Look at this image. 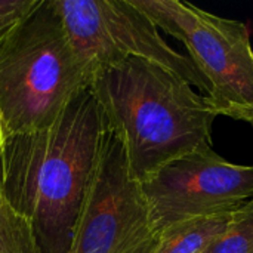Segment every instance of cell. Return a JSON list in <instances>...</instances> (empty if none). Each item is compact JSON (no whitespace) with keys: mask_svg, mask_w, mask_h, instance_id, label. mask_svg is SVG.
Returning a JSON list of instances; mask_svg holds the SVG:
<instances>
[{"mask_svg":"<svg viewBox=\"0 0 253 253\" xmlns=\"http://www.w3.org/2000/svg\"><path fill=\"white\" fill-rule=\"evenodd\" d=\"M105 130L102 110L87 87L49 127L6 138L0 190L30 221L42 253L71 251Z\"/></svg>","mask_w":253,"mask_h":253,"instance_id":"cell-1","label":"cell"},{"mask_svg":"<svg viewBox=\"0 0 253 253\" xmlns=\"http://www.w3.org/2000/svg\"><path fill=\"white\" fill-rule=\"evenodd\" d=\"M89 89L139 182L168 163L211 147L218 113L209 98L157 62L127 58L108 65L93 74Z\"/></svg>","mask_w":253,"mask_h":253,"instance_id":"cell-2","label":"cell"},{"mask_svg":"<svg viewBox=\"0 0 253 253\" xmlns=\"http://www.w3.org/2000/svg\"><path fill=\"white\" fill-rule=\"evenodd\" d=\"M90 86L53 0H40L0 49V116L6 138L55 123Z\"/></svg>","mask_w":253,"mask_h":253,"instance_id":"cell-3","label":"cell"},{"mask_svg":"<svg viewBox=\"0 0 253 253\" xmlns=\"http://www.w3.org/2000/svg\"><path fill=\"white\" fill-rule=\"evenodd\" d=\"M159 30L178 39L208 80L218 116L253 120V49L245 22L182 0H132Z\"/></svg>","mask_w":253,"mask_h":253,"instance_id":"cell-4","label":"cell"},{"mask_svg":"<svg viewBox=\"0 0 253 253\" xmlns=\"http://www.w3.org/2000/svg\"><path fill=\"white\" fill-rule=\"evenodd\" d=\"M68 39L90 76L127 58L157 62L209 95L193 61L170 47L154 22L132 0H53Z\"/></svg>","mask_w":253,"mask_h":253,"instance_id":"cell-5","label":"cell"},{"mask_svg":"<svg viewBox=\"0 0 253 253\" xmlns=\"http://www.w3.org/2000/svg\"><path fill=\"white\" fill-rule=\"evenodd\" d=\"M157 240L141 182L130 172L122 141L107 126L70 253H153Z\"/></svg>","mask_w":253,"mask_h":253,"instance_id":"cell-6","label":"cell"},{"mask_svg":"<svg viewBox=\"0 0 253 253\" xmlns=\"http://www.w3.org/2000/svg\"><path fill=\"white\" fill-rule=\"evenodd\" d=\"M156 233L191 218L230 213L253 200V166L236 165L203 147L141 182Z\"/></svg>","mask_w":253,"mask_h":253,"instance_id":"cell-7","label":"cell"},{"mask_svg":"<svg viewBox=\"0 0 253 253\" xmlns=\"http://www.w3.org/2000/svg\"><path fill=\"white\" fill-rule=\"evenodd\" d=\"M234 212L191 218L166 227L159 233L153 253H203L225 231Z\"/></svg>","mask_w":253,"mask_h":253,"instance_id":"cell-8","label":"cell"},{"mask_svg":"<svg viewBox=\"0 0 253 253\" xmlns=\"http://www.w3.org/2000/svg\"><path fill=\"white\" fill-rule=\"evenodd\" d=\"M0 253H42L30 221L0 190Z\"/></svg>","mask_w":253,"mask_h":253,"instance_id":"cell-9","label":"cell"},{"mask_svg":"<svg viewBox=\"0 0 253 253\" xmlns=\"http://www.w3.org/2000/svg\"><path fill=\"white\" fill-rule=\"evenodd\" d=\"M203 253H253V200L233 213L225 231Z\"/></svg>","mask_w":253,"mask_h":253,"instance_id":"cell-10","label":"cell"},{"mask_svg":"<svg viewBox=\"0 0 253 253\" xmlns=\"http://www.w3.org/2000/svg\"><path fill=\"white\" fill-rule=\"evenodd\" d=\"M40 0H0V49Z\"/></svg>","mask_w":253,"mask_h":253,"instance_id":"cell-11","label":"cell"},{"mask_svg":"<svg viewBox=\"0 0 253 253\" xmlns=\"http://www.w3.org/2000/svg\"><path fill=\"white\" fill-rule=\"evenodd\" d=\"M4 141H6V132H4V126H3L1 116H0V159H1V153H3Z\"/></svg>","mask_w":253,"mask_h":253,"instance_id":"cell-12","label":"cell"},{"mask_svg":"<svg viewBox=\"0 0 253 253\" xmlns=\"http://www.w3.org/2000/svg\"><path fill=\"white\" fill-rule=\"evenodd\" d=\"M251 125H252V127H253V120H251Z\"/></svg>","mask_w":253,"mask_h":253,"instance_id":"cell-13","label":"cell"}]
</instances>
